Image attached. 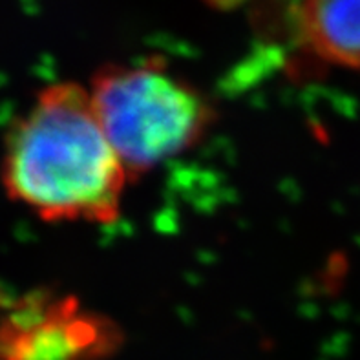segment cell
<instances>
[{"mask_svg": "<svg viewBox=\"0 0 360 360\" xmlns=\"http://www.w3.org/2000/svg\"><path fill=\"white\" fill-rule=\"evenodd\" d=\"M128 178L90 90L75 82L44 88L6 141L8 196L48 221H114Z\"/></svg>", "mask_w": 360, "mask_h": 360, "instance_id": "6da1fadb", "label": "cell"}, {"mask_svg": "<svg viewBox=\"0 0 360 360\" xmlns=\"http://www.w3.org/2000/svg\"><path fill=\"white\" fill-rule=\"evenodd\" d=\"M306 46L335 66L360 70V0H300Z\"/></svg>", "mask_w": 360, "mask_h": 360, "instance_id": "3957f363", "label": "cell"}, {"mask_svg": "<svg viewBox=\"0 0 360 360\" xmlns=\"http://www.w3.org/2000/svg\"><path fill=\"white\" fill-rule=\"evenodd\" d=\"M90 94L130 178L191 148L212 121L209 101L158 60L101 70Z\"/></svg>", "mask_w": 360, "mask_h": 360, "instance_id": "7a4b0ae2", "label": "cell"}]
</instances>
